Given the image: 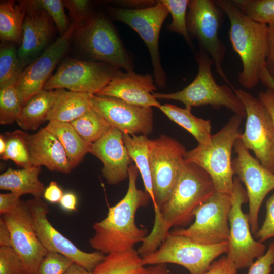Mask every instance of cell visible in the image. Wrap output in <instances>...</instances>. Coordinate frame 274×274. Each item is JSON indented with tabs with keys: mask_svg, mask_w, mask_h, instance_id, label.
<instances>
[{
	"mask_svg": "<svg viewBox=\"0 0 274 274\" xmlns=\"http://www.w3.org/2000/svg\"><path fill=\"white\" fill-rule=\"evenodd\" d=\"M215 191L209 174L199 165L184 160L170 196L155 213L153 228L137 250L141 256L156 250L172 227L189 223L196 209Z\"/></svg>",
	"mask_w": 274,
	"mask_h": 274,
	"instance_id": "1",
	"label": "cell"
},
{
	"mask_svg": "<svg viewBox=\"0 0 274 274\" xmlns=\"http://www.w3.org/2000/svg\"><path fill=\"white\" fill-rule=\"evenodd\" d=\"M139 170L131 164L128 169V187L123 198L109 208L107 217L93 225L91 247L104 254L124 252L134 248L148 235V230L138 227L135 222L137 210L148 205L151 199L145 191L139 189L136 181Z\"/></svg>",
	"mask_w": 274,
	"mask_h": 274,
	"instance_id": "2",
	"label": "cell"
},
{
	"mask_svg": "<svg viewBox=\"0 0 274 274\" xmlns=\"http://www.w3.org/2000/svg\"><path fill=\"white\" fill-rule=\"evenodd\" d=\"M214 1L229 20V40L242 63L238 75L240 84L249 89L261 82L274 90V80L266 67L267 25L247 18L232 0Z\"/></svg>",
	"mask_w": 274,
	"mask_h": 274,
	"instance_id": "3",
	"label": "cell"
},
{
	"mask_svg": "<svg viewBox=\"0 0 274 274\" xmlns=\"http://www.w3.org/2000/svg\"><path fill=\"white\" fill-rule=\"evenodd\" d=\"M243 119L234 115L220 131L212 135L210 144H198L185 155V161L205 170L211 177L215 190L223 194L231 195L232 191V150L236 141L241 138L239 127Z\"/></svg>",
	"mask_w": 274,
	"mask_h": 274,
	"instance_id": "4",
	"label": "cell"
},
{
	"mask_svg": "<svg viewBox=\"0 0 274 274\" xmlns=\"http://www.w3.org/2000/svg\"><path fill=\"white\" fill-rule=\"evenodd\" d=\"M198 72L193 81L183 89L174 93L154 92L158 99L178 100L185 107L210 105L219 109L222 107L232 111L244 118L246 117L245 107L234 90L226 85H219L212 71L213 61L205 52L200 50L196 55Z\"/></svg>",
	"mask_w": 274,
	"mask_h": 274,
	"instance_id": "5",
	"label": "cell"
},
{
	"mask_svg": "<svg viewBox=\"0 0 274 274\" xmlns=\"http://www.w3.org/2000/svg\"><path fill=\"white\" fill-rule=\"evenodd\" d=\"M228 249V242L203 245L169 232L156 250L142 257V262L144 266L176 264L183 266L190 274H203L214 260L227 254Z\"/></svg>",
	"mask_w": 274,
	"mask_h": 274,
	"instance_id": "6",
	"label": "cell"
},
{
	"mask_svg": "<svg viewBox=\"0 0 274 274\" xmlns=\"http://www.w3.org/2000/svg\"><path fill=\"white\" fill-rule=\"evenodd\" d=\"M187 13L190 37L195 38L200 50L213 61L216 73L234 89L223 67L226 47L219 37L225 12L214 0H190Z\"/></svg>",
	"mask_w": 274,
	"mask_h": 274,
	"instance_id": "7",
	"label": "cell"
},
{
	"mask_svg": "<svg viewBox=\"0 0 274 274\" xmlns=\"http://www.w3.org/2000/svg\"><path fill=\"white\" fill-rule=\"evenodd\" d=\"M148 146L155 213L170 196L178 179L187 151L179 141L166 135L148 139Z\"/></svg>",
	"mask_w": 274,
	"mask_h": 274,
	"instance_id": "8",
	"label": "cell"
},
{
	"mask_svg": "<svg viewBox=\"0 0 274 274\" xmlns=\"http://www.w3.org/2000/svg\"><path fill=\"white\" fill-rule=\"evenodd\" d=\"M230 196L231 207L228 217L230 234L226 257L237 269L248 268L254 259L265 253L266 246L252 236L248 214L244 213L242 210V205L248 201L247 192L236 176L233 178Z\"/></svg>",
	"mask_w": 274,
	"mask_h": 274,
	"instance_id": "9",
	"label": "cell"
},
{
	"mask_svg": "<svg viewBox=\"0 0 274 274\" xmlns=\"http://www.w3.org/2000/svg\"><path fill=\"white\" fill-rule=\"evenodd\" d=\"M243 104L246 113L245 129L241 139L256 158L274 174V122L265 106L250 93L233 89Z\"/></svg>",
	"mask_w": 274,
	"mask_h": 274,
	"instance_id": "10",
	"label": "cell"
},
{
	"mask_svg": "<svg viewBox=\"0 0 274 274\" xmlns=\"http://www.w3.org/2000/svg\"><path fill=\"white\" fill-rule=\"evenodd\" d=\"M230 195L215 191L194 212L195 221L188 228L170 231L197 243L215 245L229 241Z\"/></svg>",
	"mask_w": 274,
	"mask_h": 274,
	"instance_id": "11",
	"label": "cell"
},
{
	"mask_svg": "<svg viewBox=\"0 0 274 274\" xmlns=\"http://www.w3.org/2000/svg\"><path fill=\"white\" fill-rule=\"evenodd\" d=\"M237 154L232 160L234 175H236L246 187L249 210V218L251 232L258 230V215L266 195L274 189V174L264 167L250 153L241 138L234 145Z\"/></svg>",
	"mask_w": 274,
	"mask_h": 274,
	"instance_id": "12",
	"label": "cell"
},
{
	"mask_svg": "<svg viewBox=\"0 0 274 274\" xmlns=\"http://www.w3.org/2000/svg\"><path fill=\"white\" fill-rule=\"evenodd\" d=\"M112 15L135 31L146 44L151 58L155 83L163 86L166 75L161 63L159 38L164 21L169 12L160 1L155 5L137 9L113 8Z\"/></svg>",
	"mask_w": 274,
	"mask_h": 274,
	"instance_id": "13",
	"label": "cell"
},
{
	"mask_svg": "<svg viewBox=\"0 0 274 274\" xmlns=\"http://www.w3.org/2000/svg\"><path fill=\"white\" fill-rule=\"evenodd\" d=\"M107 63L68 59L46 81L43 89L98 94L112 79L118 70Z\"/></svg>",
	"mask_w": 274,
	"mask_h": 274,
	"instance_id": "14",
	"label": "cell"
},
{
	"mask_svg": "<svg viewBox=\"0 0 274 274\" xmlns=\"http://www.w3.org/2000/svg\"><path fill=\"white\" fill-rule=\"evenodd\" d=\"M75 32L80 48L94 59L126 71L132 70L130 61L114 28L105 18L92 17Z\"/></svg>",
	"mask_w": 274,
	"mask_h": 274,
	"instance_id": "15",
	"label": "cell"
},
{
	"mask_svg": "<svg viewBox=\"0 0 274 274\" xmlns=\"http://www.w3.org/2000/svg\"><path fill=\"white\" fill-rule=\"evenodd\" d=\"M26 202L32 216L37 236L48 252L62 254L91 272L103 261L105 257L103 253L80 250L55 229L47 218L50 211L48 206L41 198H33Z\"/></svg>",
	"mask_w": 274,
	"mask_h": 274,
	"instance_id": "16",
	"label": "cell"
},
{
	"mask_svg": "<svg viewBox=\"0 0 274 274\" xmlns=\"http://www.w3.org/2000/svg\"><path fill=\"white\" fill-rule=\"evenodd\" d=\"M11 235V247L21 258L26 274H36L48 251L38 239L31 213L26 202L2 215Z\"/></svg>",
	"mask_w": 274,
	"mask_h": 274,
	"instance_id": "17",
	"label": "cell"
},
{
	"mask_svg": "<svg viewBox=\"0 0 274 274\" xmlns=\"http://www.w3.org/2000/svg\"><path fill=\"white\" fill-rule=\"evenodd\" d=\"M92 108L123 134L147 136L153 130L152 107L135 106L117 98L95 94Z\"/></svg>",
	"mask_w": 274,
	"mask_h": 274,
	"instance_id": "18",
	"label": "cell"
},
{
	"mask_svg": "<svg viewBox=\"0 0 274 274\" xmlns=\"http://www.w3.org/2000/svg\"><path fill=\"white\" fill-rule=\"evenodd\" d=\"M76 27L71 23L67 31L46 48L23 70L14 86L22 107L44 85L58 62L66 53Z\"/></svg>",
	"mask_w": 274,
	"mask_h": 274,
	"instance_id": "19",
	"label": "cell"
},
{
	"mask_svg": "<svg viewBox=\"0 0 274 274\" xmlns=\"http://www.w3.org/2000/svg\"><path fill=\"white\" fill-rule=\"evenodd\" d=\"M90 153L102 163V174L110 185H116L128 176L131 159L123 140V133L111 129L100 139L91 144Z\"/></svg>",
	"mask_w": 274,
	"mask_h": 274,
	"instance_id": "20",
	"label": "cell"
},
{
	"mask_svg": "<svg viewBox=\"0 0 274 274\" xmlns=\"http://www.w3.org/2000/svg\"><path fill=\"white\" fill-rule=\"evenodd\" d=\"M154 80L150 74L142 75L132 70L125 72L118 70L97 94L117 98L135 106L159 108L161 104L153 95L156 90Z\"/></svg>",
	"mask_w": 274,
	"mask_h": 274,
	"instance_id": "21",
	"label": "cell"
},
{
	"mask_svg": "<svg viewBox=\"0 0 274 274\" xmlns=\"http://www.w3.org/2000/svg\"><path fill=\"white\" fill-rule=\"evenodd\" d=\"M26 10L23 26L22 42L17 54L25 68L32 63L49 42L53 26L52 19L43 9L30 0L20 1Z\"/></svg>",
	"mask_w": 274,
	"mask_h": 274,
	"instance_id": "22",
	"label": "cell"
},
{
	"mask_svg": "<svg viewBox=\"0 0 274 274\" xmlns=\"http://www.w3.org/2000/svg\"><path fill=\"white\" fill-rule=\"evenodd\" d=\"M26 141L35 166H44L51 171L65 174L73 169L59 141L44 128L33 134H28Z\"/></svg>",
	"mask_w": 274,
	"mask_h": 274,
	"instance_id": "23",
	"label": "cell"
},
{
	"mask_svg": "<svg viewBox=\"0 0 274 274\" xmlns=\"http://www.w3.org/2000/svg\"><path fill=\"white\" fill-rule=\"evenodd\" d=\"M54 104L46 120L71 123L92 108L94 94L58 89Z\"/></svg>",
	"mask_w": 274,
	"mask_h": 274,
	"instance_id": "24",
	"label": "cell"
},
{
	"mask_svg": "<svg viewBox=\"0 0 274 274\" xmlns=\"http://www.w3.org/2000/svg\"><path fill=\"white\" fill-rule=\"evenodd\" d=\"M41 171V166L18 170L10 167L0 175V189L20 196L31 194L33 198H41L46 189L39 179Z\"/></svg>",
	"mask_w": 274,
	"mask_h": 274,
	"instance_id": "25",
	"label": "cell"
},
{
	"mask_svg": "<svg viewBox=\"0 0 274 274\" xmlns=\"http://www.w3.org/2000/svg\"><path fill=\"white\" fill-rule=\"evenodd\" d=\"M57 94V89H42L34 95L23 107L21 113L16 121L17 124L25 130H36L46 120Z\"/></svg>",
	"mask_w": 274,
	"mask_h": 274,
	"instance_id": "26",
	"label": "cell"
},
{
	"mask_svg": "<svg viewBox=\"0 0 274 274\" xmlns=\"http://www.w3.org/2000/svg\"><path fill=\"white\" fill-rule=\"evenodd\" d=\"M159 109L172 121L186 130L198 141V144L208 145L211 139V122L198 118L191 113V108H180L164 104Z\"/></svg>",
	"mask_w": 274,
	"mask_h": 274,
	"instance_id": "27",
	"label": "cell"
},
{
	"mask_svg": "<svg viewBox=\"0 0 274 274\" xmlns=\"http://www.w3.org/2000/svg\"><path fill=\"white\" fill-rule=\"evenodd\" d=\"M44 128L59 141L73 169L90 153L91 144L85 141L70 123L50 121Z\"/></svg>",
	"mask_w": 274,
	"mask_h": 274,
	"instance_id": "28",
	"label": "cell"
},
{
	"mask_svg": "<svg viewBox=\"0 0 274 274\" xmlns=\"http://www.w3.org/2000/svg\"><path fill=\"white\" fill-rule=\"evenodd\" d=\"M26 10L21 1H2L0 4V38L5 42L20 47L23 37V26Z\"/></svg>",
	"mask_w": 274,
	"mask_h": 274,
	"instance_id": "29",
	"label": "cell"
},
{
	"mask_svg": "<svg viewBox=\"0 0 274 274\" xmlns=\"http://www.w3.org/2000/svg\"><path fill=\"white\" fill-rule=\"evenodd\" d=\"M142 257L134 248L105 256L94 269V274H146Z\"/></svg>",
	"mask_w": 274,
	"mask_h": 274,
	"instance_id": "30",
	"label": "cell"
},
{
	"mask_svg": "<svg viewBox=\"0 0 274 274\" xmlns=\"http://www.w3.org/2000/svg\"><path fill=\"white\" fill-rule=\"evenodd\" d=\"M146 135H130L123 134V140L131 159L135 162L141 175L145 191L149 195L153 207L155 205L151 171Z\"/></svg>",
	"mask_w": 274,
	"mask_h": 274,
	"instance_id": "31",
	"label": "cell"
},
{
	"mask_svg": "<svg viewBox=\"0 0 274 274\" xmlns=\"http://www.w3.org/2000/svg\"><path fill=\"white\" fill-rule=\"evenodd\" d=\"M14 44L5 42L1 45L0 89L15 85L25 68Z\"/></svg>",
	"mask_w": 274,
	"mask_h": 274,
	"instance_id": "32",
	"label": "cell"
},
{
	"mask_svg": "<svg viewBox=\"0 0 274 274\" xmlns=\"http://www.w3.org/2000/svg\"><path fill=\"white\" fill-rule=\"evenodd\" d=\"M70 123L79 135L89 144L100 139L112 127L92 108Z\"/></svg>",
	"mask_w": 274,
	"mask_h": 274,
	"instance_id": "33",
	"label": "cell"
},
{
	"mask_svg": "<svg viewBox=\"0 0 274 274\" xmlns=\"http://www.w3.org/2000/svg\"><path fill=\"white\" fill-rule=\"evenodd\" d=\"M27 134L20 130L5 133L3 135L6 143V149L4 153L1 155V159L12 160L23 168L35 166L31 161L27 146Z\"/></svg>",
	"mask_w": 274,
	"mask_h": 274,
	"instance_id": "34",
	"label": "cell"
},
{
	"mask_svg": "<svg viewBox=\"0 0 274 274\" xmlns=\"http://www.w3.org/2000/svg\"><path fill=\"white\" fill-rule=\"evenodd\" d=\"M242 13L255 22H274V0H232Z\"/></svg>",
	"mask_w": 274,
	"mask_h": 274,
	"instance_id": "35",
	"label": "cell"
},
{
	"mask_svg": "<svg viewBox=\"0 0 274 274\" xmlns=\"http://www.w3.org/2000/svg\"><path fill=\"white\" fill-rule=\"evenodd\" d=\"M20 99L14 85L0 90V124L16 122L22 110Z\"/></svg>",
	"mask_w": 274,
	"mask_h": 274,
	"instance_id": "36",
	"label": "cell"
},
{
	"mask_svg": "<svg viewBox=\"0 0 274 274\" xmlns=\"http://www.w3.org/2000/svg\"><path fill=\"white\" fill-rule=\"evenodd\" d=\"M172 17V22L168 26V29L182 35L187 43L192 45L191 38L187 26V10L189 0H161Z\"/></svg>",
	"mask_w": 274,
	"mask_h": 274,
	"instance_id": "37",
	"label": "cell"
},
{
	"mask_svg": "<svg viewBox=\"0 0 274 274\" xmlns=\"http://www.w3.org/2000/svg\"><path fill=\"white\" fill-rule=\"evenodd\" d=\"M34 6L44 10L55 24L61 36L68 30L71 24L65 13L64 2L61 0H30Z\"/></svg>",
	"mask_w": 274,
	"mask_h": 274,
	"instance_id": "38",
	"label": "cell"
},
{
	"mask_svg": "<svg viewBox=\"0 0 274 274\" xmlns=\"http://www.w3.org/2000/svg\"><path fill=\"white\" fill-rule=\"evenodd\" d=\"M73 263L62 254L48 252L40 264L36 274H64Z\"/></svg>",
	"mask_w": 274,
	"mask_h": 274,
	"instance_id": "39",
	"label": "cell"
},
{
	"mask_svg": "<svg viewBox=\"0 0 274 274\" xmlns=\"http://www.w3.org/2000/svg\"><path fill=\"white\" fill-rule=\"evenodd\" d=\"M0 274H26L21 258L11 247H0Z\"/></svg>",
	"mask_w": 274,
	"mask_h": 274,
	"instance_id": "40",
	"label": "cell"
},
{
	"mask_svg": "<svg viewBox=\"0 0 274 274\" xmlns=\"http://www.w3.org/2000/svg\"><path fill=\"white\" fill-rule=\"evenodd\" d=\"M63 2L76 29L84 25L92 18L90 15L89 1L65 0Z\"/></svg>",
	"mask_w": 274,
	"mask_h": 274,
	"instance_id": "41",
	"label": "cell"
},
{
	"mask_svg": "<svg viewBox=\"0 0 274 274\" xmlns=\"http://www.w3.org/2000/svg\"><path fill=\"white\" fill-rule=\"evenodd\" d=\"M266 210L263 224L254 234L255 239L261 243L272 237L274 238V193L267 200Z\"/></svg>",
	"mask_w": 274,
	"mask_h": 274,
	"instance_id": "42",
	"label": "cell"
},
{
	"mask_svg": "<svg viewBox=\"0 0 274 274\" xmlns=\"http://www.w3.org/2000/svg\"><path fill=\"white\" fill-rule=\"evenodd\" d=\"M274 265V242L269 245L267 251L256 259L249 267L248 274H270Z\"/></svg>",
	"mask_w": 274,
	"mask_h": 274,
	"instance_id": "43",
	"label": "cell"
},
{
	"mask_svg": "<svg viewBox=\"0 0 274 274\" xmlns=\"http://www.w3.org/2000/svg\"><path fill=\"white\" fill-rule=\"evenodd\" d=\"M237 268L226 256L214 261L203 274H237Z\"/></svg>",
	"mask_w": 274,
	"mask_h": 274,
	"instance_id": "44",
	"label": "cell"
},
{
	"mask_svg": "<svg viewBox=\"0 0 274 274\" xmlns=\"http://www.w3.org/2000/svg\"><path fill=\"white\" fill-rule=\"evenodd\" d=\"M20 196L15 193H1L0 194V214L9 213L21 203Z\"/></svg>",
	"mask_w": 274,
	"mask_h": 274,
	"instance_id": "45",
	"label": "cell"
},
{
	"mask_svg": "<svg viewBox=\"0 0 274 274\" xmlns=\"http://www.w3.org/2000/svg\"><path fill=\"white\" fill-rule=\"evenodd\" d=\"M266 67L274 80V22L267 25Z\"/></svg>",
	"mask_w": 274,
	"mask_h": 274,
	"instance_id": "46",
	"label": "cell"
},
{
	"mask_svg": "<svg viewBox=\"0 0 274 274\" xmlns=\"http://www.w3.org/2000/svg\"><path fill=\"white\" fill-rule=\"evenodd\" d=\"M63 192L55 181H51L48 186L46 188L44 194V198L48 202L52 203L59 202Z\"/></svg>",
	"mask_w": 274,
	"mask_h": 274,
	"instance_id": "47",
	"label": "cell"
},
{
	"mask_svg": "<svg viewBox=\"0 0 274 274\" xmlns=\"http://www.w3.org/2000/svg\"><path fill=\"white\" fill-rule=\"evenodd\" d=\"M257 98L268 110L274 122V90L267 89L265 91H261Z\"/></svg>",
	"mask_w": 274,
	"mask_h": 274,
	"instance_id": "48",
	"label": "cell"
},
{
	"mask_svg": "<svg viewBox=\"0 0 274 274\" xmlns=\"http://www.w3.org/2000/svg\"><path fill=\"white\" fill-rule=\"evenodd\" d=\"M61 207L66 211H77V198L71 192L64 193L59 202Z\"/></svg>",
	"mask_w": 274,
	"mask_h": 274,
	"instance_id": "49",
	"label": "cell"
},
{
	"mask_svg": "<svg viewBox=\"0 0 274 274\" xmlns=\"http://www.w3.org/2000/svg\"><path fill=\"white\" fill-rule=\"evenodd\" d=\"M3 246L11 247V235L7 224L1 218L0 219V247Z\"/></svg>",
	"mask_w": 274,
	"mask_h": 274,
	"instance_id": "50",
	"label": "cell"
},
{
	"mask_svg": "<svg viewBox=\"0 0 274 274\" xmlns=\"http://www.w3.org/2000/svg\"><path fill=\"white\" fill-rule=\"evenodd\" d=\"M146 274H169L166 264H158L147 268Z\"/></svg>",
	"mask_w": 274,
	"mask_h": 274,
	"instance_id": "51",
	"label": "cell"
},
{
	"mask_svg": "<svg viewBox=\"0 0 274 274\" xmlns=\"http://www.w3.org/2000/svg\"><path fill=\"white\" fill-rule=\"evenodd\" d=\"M64 274H94L93 272H91L87 270L82 266L77 264L76 263H73L68 269L66 271Z\"/></svg>",
	"mask_w": 274,
	"mask_h": 274,
	"instance_id": "52",
	"label": "cell"
},
{
	"mask_svg": "<svg viewBox=\"0 0 274 274\" xmlns=\"http://www.w3.org/2000/svg\"><path fill=\"white\" fill-rule=\"evenodd\" d=\"M6 149V143L3 135L0 136V155L4 153Z\"/></svg>",
	"mask_w": 274,
	"mask_h": 274,
	"instance_id": "53",
	"label": "cell"
}]
</instances>
